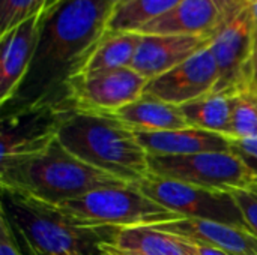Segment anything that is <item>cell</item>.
<instances>
[{"label": "cell", "instance_id": "obj_26", "mask_svg": "<svg viewBox=\"0 0 257 255\" xmlns=\"http://www.w3.org/2000/svg\"><path fill=\"white\" fill-rule=\"evenodd\" d=\"M0 255H23L3 215H0Z\"/></svg>", "mask_w": 257, "mask_h": 255}, {"label": "cell", "instance_id": "obj_18", "mask_svg": "<svg viewBox=\"0 0 257 255\" xmlns=\"http://www.w3.org/2000/svg\"><path fill=\"white\" fill-rule=\"evenodd\" d=\"M111 245L133 255H199L194 242L155 227L120 228Z\"/></svg>", "mask_w": 257, "mask_h": 255}, {"label": "cell", "instance_id": "obj_3", "mask_svg": "<svg viewBox=\"0 0 257 255\" xmlns=\"http://www.w3.org/2000/svg\"><path fill=\"white\" fill-rule=\"evenodd\" d=\"M2 189L26 194L50 204H63L95 189L128 186L68 152L59 140L47 150L0 165Z\"/></svg>", "mask_w": 257, "mask_h": 255}, {"label": "cell", "instance_id": "obj_6", "mask_svg": "<svg viewBox=\"0 0 257 255\" xmlns=\"http://www.w3.org/2000/svg\"><path fill=\"white\" fill-rule=\"evenodd\" d=\"M209 48L218 66L212 95L233 96L253 84V2H239L211 38Z\"/></svg>", "mask_w": 257, "mask_h": 255}, {"label": "cell", "instance_id": "obj_24", "mask_svg": "<svg viewBox=\"0 0 257 255\" xmlns=\"http://www.w3.org/2000/svg\"><path fill=\"white\" fill-rule=\"evenodd\" d=\"M238 204L251 234L257 237V197L248 189H235L229 192Z\"/></svg>", "mask_w": 257, "mask_h": 255}, {"label": "cell", "instance_id": "obj_32", "mask_svg": "<svg viewBox=\"0 0 257 255\" xmlns=\"http://www.w3.org/2000/svg\"><path fill=\"white\" fill-rule=\"evenodd\" d=\"M126 2H130V0H116L117 6H119V5H123V3H126Z\"/></svg>", "mask_w": 257, "mask_h": 255}, {"label": "cell", "instance_id": "obj_2", "mask_svg": "<svg viewBox=\"0 0 257 255\" xmlns=\"http://www.w3.org/2000/svg\"><path fill=\"white\" fill-rule=\"evenodd\" d=\"M6 218L23 255H102L120 228L80 219L56 204L2 189Z\"/></svg>", "mask_w": 257, "mask_h": 255}, {"label": "cell", "instance_id": "obj_1", "mask_svg": "<svg viewBox=\"0 0 257 255\" xmlns=\"http://www.w3.org/2000/svg\"><path fill=\"white\" fill-rule=\"evenodd\" d=\"M116 0H57L41 12L32 66L3 111L62 105L66 84L110 30Z\"/></svg>", "mask_w": 257, "mask_h": 255}, {"label": "cell", "instance_id": "obj_15", "mask_svg": "<svg viewBox=\"0 0 257 255\" xmlns=\"http://www.w3.org/2000/svg\"><path fill=\"white\" fill-rule=\"evenodd\" d=\"M199 245H208L233 255H257V237L247 230L194 218H178L154 225Z\"/></svg>", "mask_w": 257, "mask_h": 255}, {"label": "cell", "instance_id": "obj_13", "mask_svg": "<svg viewBox=\"0 0 257 255\" xmlns=\"http://www.w3.org/2000/svg\"><path fill=\"white\" fill-rule=\"evenodd\" d=\"M41 14L0 35V104H8L24 81L39 39Z\"/></svg>", "mask_w": 257, "mask_h": 255}, {"label": "cell", "instance_id": "obj_33", "mask_svg": "<svg viewBox=\"0 0 257 255\" xmlns=\"http://www.w3.org/2000/svg\"><path fill=\"white\" fill-rule=\"evenodd\" d=\"M113 248H114V246H113ZM114 249H116V251H117V252H119L120 255H133V254H126V252H122V251H119L117 248H114Z\"/></svg>", "mask_w": 257, "mask_h": 255}, {"label": "cell", "instance_id": "obj_9", "mask_svg": "<svg viewBox=\"0 0 257 255\" xmlns=\"http://www.w3.org/2000/svg\"><path fill=\"white\" fill-rule=\"evenodd\" d=\"M71 111L74 110L66 104L3 111L0 165L47 150L57 140L60 126Z\"/></svg>", "mask_w": 257, "mask_h": 255}, {"label": "cell", "instance_id": "obj_36", "mask_svg": "<svg viewBox=\"0 0 257 255\" xmlns=\"http://www.w3.org/2000/svg\"><path fill=\"white\" fill-rule=\"evenodd\" d=\"M232 255H233V254H232Z\"/></svg>", "mask_w": 257, "mask_h": 255}, {"label": "cell", "instance_id": "obj_31", "mask_svg": "<svg viewBox=\"0 0 257 255\" xmlns=\"http://www.w3.org/2000/svg\"><path fill=\"white\" fill-rule=\"evenodd\" d=\"M248 191H250V192H251L253 195H256V197H257V179L254 180V182H253V185H251V186L248 188Z\"/></svg>", "mask_w": 257, "mask_h": 255}, {"label": "cell", "instance_id": "obj_28", "mask_svg": "<svg viewBox=\"0 0 257 255\" xmlns=\"http://www.w3.org/2000/svg\"><path fill=\"white\" fill-rule=\"evenodd\" d=\"M197 245V251L199 255H232L223 249H218V248H214V246H208V245Z\"/></svg>", "mask_w": 257, "mask_h": 255}, {"label": "cell", "instance_id": "obj_25", "mask_svg": "<svg viewBox=\"0 0 257 255\" xmlns=\"http://www.w3.org/2000/svg\"><path fill=\"white\" fill-rule=\"evenodd\" d=\"M230 146L257 173V138H230Z\"/></svg>", "mask_w": 257, "mask_h": 255}, {"label": "cell", "instance_id": "obj_12", "mask_svg": "<svg viewBox=\"0 0 257 255\" xmlns=\"http://www.w3.org/2000/svg\"><path fill=\"white\" fill-rule=\"evenodd\" d=\"M239 2L242 0H184L167 14L140 27L137 33L212 38Z\"/></svg>", "mask_w": 257, "mask_h": 255}, {"label": "cell", "instance_id": "obj_22", "mask_svg": "<svg viewBox=\"0 0 257 255\" xmlns=\"http://www.w3.org/2000/svg\"><path fill=\"white\" fill-rule=\"evenodd\" d=\"M229 138H257V92L254 89L235 95L233 129Z\"/></svg>", "mask_w": 257, "mask_h": 255}, {"label": "cell", "instance_id": "obj_17", "mask_svg": "<svg viewBox=\"0 0 257 255\" xmlns=\"http://www.w3.org/2000/svg\"><path fill=\"white\" fill-rule=\"evenodd\" d=\"M136 134L164 132L190 128L181 107L143 95L137 101L110 114Z\"/></svg>", "mask_w": 257, "mask_h": 255}, {"label": "cell", "instance_id": "obj_27", "mask_svg": "<svg viewBox=\"0 0 257 255\" xmlns=\"http://www.w3.org/2000/svg\"><path fill=\"white\" fill-rule=\"evenodd\" d=\"M253 89L257 87V2L253 3Z\"/></svg>", "mask_w": 257, "mask_h": 255}, {"label": "cell", "instance_id": "obj_34", "mask_svg": "<svg viewBox=\"0 0 257 255\" xmlns=\"http://www.w3.org/2000/svg\"><path fill=\"white\" fill-rule=\"evenodd\" d=\"M251 2H253V3H256V2H257V0H251Z\"/></svg>", "mask_w": 257, "mask_h": 255}, {"label": "cell", "instance_id": "obj_29", "mask_svg": "<svg viewBox=\"0 0 257 255\" xmlns=\"http://www.w3.org/2000/svg\"><path fill=\"white\" fill-rule=\"evenodd\" d=\"M101 251H102V255H120L114 248H113V245L111 243H105V245H102L101 246Z\"/></svg>", "mask_w": 257, "mask_h": 255}, {"label": "cell", "instance_id": "obj_10", "mask_svg": "<svg viewBox=\"0 0 257 255\" xmlns=\"http://www.w3.org/2000/svg\"><path fill=\"white\" fill-rule=\"evenodd\" d=\"M149 80L133 68L78 74L66 84V105L80 113L111 114L145 95Z\"/></svg>", "mask_w": 257, "mask_h": 255}, {"label": "cell", "instance_id": "obj_35", "mask_svg": "<svg viewBox=\"0 0 257 255\" xmlns=\"http://www.w3.org/2000/svg\"><path fill=\"white\" fill-rule=\"evenodd\" d=\"M251 89H253V87H251ZM254 90H256V92H257V87H256V89H254Z\"/></svg>", "mask_w": 257, "mask_h": 255}, {"label": "cell", "instance_id": "obj_14", "mask_svg": "<svg viewBox=\"0 0 257 255\" xmlns=\"http://www.w3.org/2000/svg\"><path fill=\"white\" fill-rule=\"evenodd\" d=\"M211 38L208 36L142 35L131 68L151 81L184 63L206 48Z\"/></svg>", "mask_w": 257, "mask_h": 255}, {"label": "cell", "instance_id": "obj_8", "mask_svg": "<svg viewBox=\"0 0 257 255\" xmlns=\"http://www.w3.org/2000/svg\"><path fill=\"white\" fill-rule=\"evenodd\" d=\"M136 186L154 201L175 212L181 218L215 221L248 230V225L229 192L212 191L149 173Z\"/></svg>", "mask_w": 257, "mask_h": 255}, {"label": "cell", "instance_id": "obj_4", "mask_svg": "<svg viewBox=\"0 0 257 255\" xmlns=\"http://www.w3.org/2000/svg\"><path fill=\"white\" fill-rule=\"evenodd\" d=\"M57 140L80 161L126 183L149 176L148 153L137 134L110 114L71 111Z\"/></svg>", "mask_w": 257, "mask_h": 255}, {"label": "cell", "instance_id": "obj_21", "mask_svg": "<svg viewBox=\"0 0 257 255\" xmlns=\"http://www.w3.org/2000/svg\"><path fill=\"white\" fill-rule=\"evenodd\" d=\"M184 0H130L116 6L110 30L139 32L149 21L167 14Z\"/></svg>", "mask_w": 257, "mask_h": 255}, {"label": "cell", "instance_id": "obj_30", "mask_svg": "<svg viewBox=\"0 0 257 255\" xmlns=\"http://www.w3.org/2000/svg\"><path fill=\"white\" fill-rule=\"evenodd\" d=\"M57 0H39V12H42L44 9L50 8L51 5H54Z\"/></svg>", "mask_w": 257, "mask_h": 255}, {"label": "cell", "instance_id": "obj_19", "mask_svg": "<svg viewBox=\"0 0 257 255\" xmlns=\"http://www.w3.org/2000/svg\"><path fill=\"white\" fill-rule=\"evenodd\" d=\"M142 35L137 32L108 30L89 54L80 74L131 68Z\"/></svg>", "mask_w": 257, "mask_h": 255}, {"label": "cell", "instance_id": "obj_5", "mask_svg": "<svg viewBox=\"0 0 257 255\" xmlns=\"http://www.w3.org/2000/svg\"><path fill=\"white\" fill-rule=\"evenodd\" d=\"M59 207L80 219L116 228L154 227L181 218L149 198L136 185L95 189Z\"/></svg>", "mask_w": 257, "mask_h": 255}, {"label": "cell", "instance_id": "obj_20", "mask_svg": "<svg viewBox=\"0 0 257 255\" xmlns=\"http://www.w3.org/2000/svg\"><path fill=\"white\" fill-rule=\"evenodd\" d=\"M191 128L232 137L235 95H209L181 107Z\"/></svg>", "mask_w": 257, "mask_h": 255}, {"label": "cell", "instance_id": "obj_16", "mask_svg": "<svg viewBox=\"0 0 257 255\" xmlns=\"http://www.w3.org/2000/svg\"><path fill=\"white\" fill-rule=\"evenodd\" d=\"M137 138L148 156H188L208 152H232L230 138L197 128L142 132Z\"/></svg>", "mask_w": 257, "mask_h": 255}, {"label": "cell", "instance_id": "obj_7", "mask_svg": "<svg viewBox=\"0 0 257 255\" xmlns=\"http://www.w3.org/2000/svg\"><path fill=\"white\" fill-rule=\"evenodd\" d=\"M148 162L154 176L221 192L248 189L257 179L256 171L235 152L148 156Z\"/></svg>", "mask_w": 257, "mask_h": 255}, {"label": "cell", "instance_id": "obj_23", "mask_svg": "<svg viewBox=\"0 0 257 255\" xmlns=\"http://www.w3.org/2000/svg\"><path fill=\"white\" fill-rule=\"evenodd\" d=\"M36 14L39 0H0V35Z\"/></svg>", "mask_w": 257, "mask_h": 255}, {"label": "cell", "instance_id": "obj_11", "mask_svg": "<svg viewBox=\"0 0 257 255\" xmlns=\"http://www.w3.org/2000/svg\"><path fill=\"white\" fill-rule=\"evenodd\" d=\"M218 78V66L208 45L184 63L151 80L145 95L182 107L212 95Z\"/></svg>", "mask_w": 257, "mask_h": 255}]
</instances>
